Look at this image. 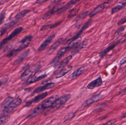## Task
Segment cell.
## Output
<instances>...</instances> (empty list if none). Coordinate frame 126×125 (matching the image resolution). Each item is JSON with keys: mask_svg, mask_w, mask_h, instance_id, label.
Instances as JSON below:
<instances>
[{"mask_svg": "<svg viewBox=\"0 0 126 125\" xmlns=\"http://www.w3.org/2000/svg\"><path fill=\"white\" fill-rule=\"evenodd\" d=\"M23 30V28L22 26H19L13 30L8 36L3 39L0 42V49H1L6 44L9 42L12 39L17 36Z\"/></svg>", "mask_w": 126, "mask_h": 125, "instance_id": "obj_1", "label": "cell"}, {"mask_svg": "<svg viewBox=\"0 0 126 125\" xmlns=\"http://www.w3.org/2000/svg\"><path fill=\"white\" fill-rule=\"evenodd\" d=\"M22 102V100L21 98H17L14 99L9 105L7 106V108L3 111L6 114H9L12 111L17 108L20 105Z\"/></svg>", "mask_w": 126, "mask_h": 125, "instance_id": "obj_2", "label": "cell"}, {"mask_svg": "<svg viewBox=\"0 0 126 125\" xmlns=\"http://www.w3.org/2000/svg\"><path fill=\"white\" fill-rule=\"evenodd\" d=\"M111 4V1H106L100 4L99 6H97L96 8H95L89 14V16L91 18L94 17L98 13H100L102 10H103L105 8H107Z\"/></svg>", "mask_w": 126, "mask_h": 125, "instance_id": "obj_3", "label": "cell"}, {"mask_svg": "<svg viewBox=\"0 0 126 125\" xmlns=\"http://www.w3.org/2000/svg\"><path fill=\"white\" fill-rule=\"evenodd\" d=\"M71 97V95L69 94H66L63 96H61L60 98H58L57 100L55 101L52 108L58 109L60 108L61 106L65 103L68 100H69Z\"/></svg>", "mask_w": 126, "mask_h": 125, "instance_id": "obj_4", "label": "cell"}, {"mask_svg": "<svg viewBox=\"0 0 126 125\" xmlns=\"http://www.w3.org/2000/svg\"><path fill=\"white\" fill-rule=\"evenodd\" d=\"M58 98V95L51 96L44 101L41 104V106L44 109L51 107Z\"/></svg>", "mask_w": 126, "mask_h": 125, "instance_id": "obj_5", "label": "cell"}, {"mask_svg": "<svg viewBox=\"0 0 126 125\" xmlns=\"http://www.w3.org/2000/svg\"><path fill=\"white\" fill-rule=\"evenodd\" d=\"M47 75L46 74L41 75L35 74L32 77H30L29 78L26 80V81L24 83L23 85L24 86H28V85L35 83L36 81H38L44 78Z\"/></svg>", "mask_w": 126, "mask_h": 125, "instance_id": "obj_6", "label": "cell"}, {"mask_svg": "<svg viewBox=\"0 0 126 125\" xmlns=\"http://www.w3.org/2000/svg\"><path fill=\"white\" fill-rule=\"evenodd\" d=\"M20 20L15 19L13 20L4 24L0 30V36H3L7 31L8 29L14 27L17 23H18Z\"/></svg>", "mask_w": 126, "mask_h": 125, "instance_id": "obj_7", "label": "cell"}, {"mask_svg": "<svg viewBox=\"0 0 126 125\" xmlns=\"http://www.w3.org/2000/svg\"><path fill=\"white\" fill-rule=\"evenodd\" d=\"M68 48L67 47H65L63 48L62 49L60 50L56 56L54 58V59L52 60V61L51 62V64H56L59 62L60 60L62 59L64 55L66 52L68 50Z\"/></svg>", "mask_w": 126, "mask_h": 125, "instance_id": "obj_8", "label": "cell"}, {"mask_svg": "<svg viewBox=\"0 0 126 125\" xmlns=\"http://www.w3.org/2000/svg\"><path fill=\"white\" fill-rule=\"evenodd\" d=\"M122 39L119 40L116 42L114 43H112L111 45H110L109 47H107L106 49L104 50H103L100 53V56L101 58L103 57H104L106 56L107 54L110 51H111L112 50H113L115 47H116L117 45H118L121 42H122Z\"/></svg>", "mask_w": 126, "mask_h": 125, "instance_id": "obj_9", "label": "cell"}, {"mask_svg": "<svg viewBox=\"0 0 126 125\" xmlns=\"http://www.w3.org/2000/svg\"><path fill=\"white\" fill-rule=\"evenodd\" d=\"M103 83L102 78L100 76L90 83L87 85V87L89 89H93L95 87L100 86L103 84Z\"/></svg>", "mask_w": 126, "mask_h": 125, "instance_id": "obj_10", "label": "cell"}, {"mask_svg": "<svg viewBox=\"0 0 126 125\" xmlns=\"http://www.w3.org/2000/svg\"><path fill=\"white\" fill-rule=\"evenodd\" d=\"M55 36V34H53L48 37L38 48V52H41L44 50L48 46V45L51 43L52 41L54 39Z\"/></svg>", "mask_w": 126, "mask_h": 125, "instance_id": "obj_11", "label": "cell"}, {"mask_svg": "<svg viewBox=\"0 0 126 125\" xmlns=\"http://www.w3.org/2000/svg\"><path fill=\"white\" fill-rule=\"evenodd\" d=\"M55 86L54 83H49L44 85V86H42L36 88L34 91L33 92V94H37L39 92H41L43 91L47 90L51 88H53Z\"/></svg>", "mask_w": 126, "mask_h": 125, "instance_id": "obj_12", "label": "cell"}, {"mask_svg": "<svg viewBox=\"0 0 126 125\" xmlns=\"http://www.w3.org/2000/svg\"><path fill=\"white\" fill-rule=\"evenodd\" d=\"M48 95V93L47 92H43V93H41L40 94L38 95L37 96L35 97L34 99L31 101H29L27 102L26 104V106H30L31 105L32 103H37L40 102L41 101L43 100L44 98H45V97L47 96Z\"/></svg>", "mask_w": 126, "mask_h": 125, "instance_id": "obj_13", "label": "cell"}, {"mask_svg": "<svg viewBox=\"0 0 126 125\" xmlns=\"http://www.w3.org/2000/svg\"><path fill=\"white\" fill-rule=\"evenodd\" d=\"M102 97H103V96L100 94L95 95H94L93 97H92L91 98L89 99V100L86 101L84 102V105L87 106L91 105L92 103L100 100L102 98Z\"/></svg>", "mask_w": 126, "mask_h": 125, "instance_id": "obj_14", "label": "cell"}, {"mask_svg": "<svg viewBox=\"0 0 126 125\" xmlns=\"http://www.w3.org/2000/svg\"><path fill=\"white\" fill-rule=\"evenodd\" d=\"M80 0H71L65 6L58 9V11L57 12V13L60 14V13L63 12L64 11H65L67 9L70 8L72 6L75 4L77 2H78Z\"/></svg>", "mask_w": 126, "mask_h": 125, "instance_id": "obj_15", "label": "cell"}, {"mask_svg": "<svg viewBox=\"0 0 126 125\" xmlns=\"http://www.w3.org/2000/svg\"><path fill=\"white\" fill-rule=\"evenodd\" d=\"M33 69L30 68L27 69L25 70L21 75V79L22 81H25L27 80L29 78L33 73Z\"/></svg>", "mask_w": 126, "mask_h": 125, "instance_id": "obj_16", "label": "cell"}, {"mask_svg": "<svg viewBox=\"0 0 126 125\" xmlns=\"http://www.w3.org/2000/svg\"><path fill=\"white\" fill-rule=\"evenodd\" d=\"M92 20H89L87 22H86L83 25V26L82 27H81V29L80 31H79L77 33V34H75L73 37V39H76V38H78L79 36H80L81 34L87 28L88 26L90 25L91 23H92Z\"/></svg>", "mask_w": 126, "mask_h": 125, "instance_id": "obj_17", "label": "cell"}, {"mask_svg": "<svg viewBox=\"0 0 126 125\" xmlns=\"http://www.w3.org/2000/svg\"><path fill=\"white\" fill-rule=\"evenodd\" d=\"M44 109L41 104L40 105L38 106L34 109L32 112L28 116V117L32 118V117H34L37 116L39 114L42 113Z\"/></svg>", "mask_w": 126, "mask_h": 125, "instance_id": "obj_18", "label": "cell"}, {"mask_svg": "<svg viewBox=\"0 0 126 125\" xmlns=\"http://www.w3.org/2000/svg\"><path fill=\"white\" fill-rule=\"evenodd\" d=\"M63 39L60 38L57 41H56L55 43H54L50 47L49 50L48 51V54H50L52 53L56 49L59 47V45H60L62 42Z\"/></svg>", "mask_w": 126, "mask_h": 125, "instance_id": "obj_19", "label": "cell"}, {"mask_svg": "<svg viewBox=\"0 0 126 125\" xmlns=\"http://www.w3.org/2000/svg\"><path fill=\"white\" fill-rule=\"evenodd\" d=\"M72 55H70V56L67 57L65 58L64 59L63 61L61 62L58 65V70L62 69L63 68L68 64L70 61L72 59Z\"/></svg>", "mask_w": 126, "mask_h": 125, "instance_id": "obj_20", "label": "cell"}, {"mask_svg": "<svg viewBox=\"0 0 126 125\" xmlns=\"http://www.w3.org/2000/svg\"><path fill=\"white\" fill-rule=\"evenodd\" d=\"M15 98L12 97H9L7 98L2 102L1 105V109L3 111L8 106L10 103Z\"/></svg>", "mask_w": 126, "mask_h": 125, "instance_id": "obj_21", "label": "cell"}, {"mask_svg": "<svg viewBox=\"0 0 126 125\" xmlns=\"http://www.w3.org/2000/svg\"><path fill=\"white\" fill-rule=\"evenodd\" d=\"M72 68V66H68L65 68H64L63 69L61 70L59 73H58L57 74L56 76V78H61L63 76H64L65 74L68 72L69 71L71 70V69Z\"/></svg>", "mask_w": 126, "mask_h": 125, "instance_id": "obj_22", "label": "cell"}, {"mask_svg": "<svg viewBox=\"0 0 126 125\" xmlns=\"http://www.w3.org/2000/svg\"><path fill=\"white\" fill-rule=\"evenodd\" d=\"M81 40V37H79L78 38L73 39V40L72 41V42H71L67 47L68 48V49H71L77 45Z\"/></svg>", "mask_w": 126, "mask_h": 125, "instance_id": "obj_23", "label": "cell"}, {"mask_svg": "<svg viewBox=\"0 0 126 125\" xmlns=\"http://www.w3.org/2000/svg\"><path fill=\"white\" fill-rule=\"evenodd\" d=\"M30 11V10H24L22 11H21L20 12H18L17 14H16L15 16V19L19 20H20L21 19L25 16L26 14L29 13Z\"/></svg>", "mask_w": 126, "mask_h": 125, "instance_id": "obj_24", "label": "cell"}, {"mask_svg": "<svg viewBox=\"0 0 126 125\" xmlns=\"http://www.w3.org/2000/svg\"><path fill=\"white\" fill-rule=\"evenodd\" d=\"M86 68L85 67H83L78 69L77 70L75 71L72 75V78L73 79L75 78L76 77L82 74L85 71Z\"/></svg>", "mask_w": 126, "mask_h": 125, "instance_id": "obj_25", "label": "cell"}, {"mask_svg": "<svg viewBox=\"0 0 126 125\" xmlns=\"http://www.w3.org/2000/svg\"><path fill=\"white\" fill-rule=\"evenodd\" d=\"M30 52L29 49H28V50H26L24 51V52H23L20 55L18 56V58L16 60L15 62L16 63H18V62H20L21 61H22L25 57H26L28 54H29V53Z\"/></svg>", "mask_w": 126, "mask_h": 125, "instance_id": "obj_26", "label": "cell"}, {"mask_svg": "<svg viewBox=\"0 0 126 125\" xmlns=\"http://www.w3.org/2000/svg\"><path fill=\"white\" fill-rule=\"evenodd\" d=\"M58 8H56V7L52 9L51 10L49 11L42 18V19L44 20H47V19L49 18L55 12H57V11H58Z\"/></svg>", "mask_w": 126, "mask_h": 125, "instance_id": "obj_27", "label": "cell"}, {"mask_svg": "<svg viewBox=\"0 0 126 125\" xmlns=\"http://www.w3.org/2000/svg\"><path fill=\"white\" fill-rule=\"evenodd\" d=\"M86 45L87 41H85H85H83V42L81 43L78 46H77V47L73 50L72 53L73 54H75L76 53H78L81 48H84V47Z\"/></svg>", "mask_w": 126, "mask_h": 125, "instance_id": "obj_28", "label": "cell"}, {"mask_svg": "<svg viewBox=\"0 0 126 125\" xmlns=\"http://www.w3.org/2000/svg\"><path fill=\"white\" fill-rule=\"evenodd\" d=\"M32 39V36L31 35H27L23 38L20 42V43L28 44L29 45Z\"/></svg>", "mask_w": 126, "mask_h": 125, "instance_id": "obj_29", "label": "cell"}, {"mask_svg": "<svg viewBox=\"0 0 126 125\" xmlns=\"http://www.w3.org/2000/svg\"><path fill=\"white\" fill-rule=\"evenodd\" d=\"M125 7V6H123V5H122V4H118V5L115 6L114 7H113L111 9V13L112 14H115V13H116V12H118L119 11L123 10Z\"/></svg>", "mask_w": 126, "mask_h": 125, "instance_id": "obj_30", "label": "cell"}, {"mask_svg": "<svg viewBox=\"0 0 126 125\" xmlns=\"http://www.w3.org/2000/svg\"><path fill=\"white\" fill-rule=\"evenodd\" d=\"M9 120V116L6 114H4L0 116V125L6 124Z\"/></svg>", "mask_w": 126, "mask_h": 125, "instance_id": "obj_31", "label": "cell"}, {"mask_svg": "<svg viewBox=\"0 0 126 125\" xmlns=\"http://www.w3.org/2000/svg\"><path fill=\"white\" fill-rule=\"evenodd\" d=\"M20 50L21 49H20L18 47L17 48H16V49H13V50H12L9 53L7 54L6 57L10 58V57H11L17 54L18 52L21 51V50Z\"/></svg>", "mask_w": 126, "mask_h": 125, "instance_id": "obj_32", "label": "cell"}, {"mask_svg": "<svg viewBox=\"0 0 126 125\" xmlns=\"http://www.w3.org/2000/svg\"><path fill=\"white\" fill-rule=\"evenodd\" d=\"M8 76H4L1 79H0V87L7 82L8 80Z\"/></svg>", "mask_w": 126, "mask_h": 125, "instance_id": "obj_33", "label": "cell"}, {"mask_svg": "<svg viewBox=\"0 0 126 125\" xmlns=\"http://www.w3.org/2000/svg\"><path fill=\"white\" fill-rule=\"evenodd\" d=\"M125 28V27H123L120 28L119 29H118L117 31L116 32V33L115 34V36H119L120 34H121L122 32L124 31Z\"/></svg>", "mask_w": 126, "mask_h": 125, "instance_id": "obj_34", "label": "cell"}, {"mask_svg": "<svg viewBox=\"0 0 126 125\" xmlns=\"http://www.w3.org/2000/svg\"><path fill=\"white\" fill-rule=\"evenodd\" d=\"M126 23V16L122 18L118 21L117 23V25L119 26L121 25Z\"/></svg>", "mask_w": 126, "mask_h": 125, "instance_id": "obj_35", "label": "cell"}, {"mask_svg": "<svg viewBox=\"0 0 126 125\" xmlns=\"http://www.w3.org/2000/svg\"><path fill=\"white\" fill-rule=\"evenodd\" d=\"M78 11V9L73 10L72 11L70 12L69 14L68 15V17L71 18L72 17H73L74 15H75L76 14H77Z\"/></svg>", "mask_w": 126, "mask_h": 125, "instance_id": "obj_36", "label": "cell"}, {"mask_svg": "<svg viewBox=\"0 0 126 125\" xmlns=\"http://www.w3.org/2000/svg\"><path fill=\"white\" fill-rule=\"evenodd\" d=\"M62 21H59V22H57V23H54V24L49 25V28H50L51 29L55 28V27L58 26L60 24H61V23H62Z\"/></svg>", "mask_w": 126, "mask_h": 125, "instance_id": "obj_37", "label": "cell"}, {"mask_svg": "<svg viewBox=\"0 0 126 125\" xmlns=\"http://www.w3.org/2000/svg\"><path fill=\"white\" fill-rule=\"evenodd\" d=\"M6 16V13L3 12L0 15V25L3 23Z\"/></svg>", "mask_w": 126, "mask_h": 125, "instance_id": "obj_38", "label": "cell"}, {"mask_svg": "<svg viewBox=\"0 0 126 125\" xmlns=\"http://www.w3.org/2000/svg\"><path fill=\"white\" fill-rule=\"evenodd\" d=\"M126 63V56L121 59L119 62V65L120 66H122Z\"/></svg>", "mask_w": 126, "mask_h": 125, "instance_id": "obj_39", "label": "cell"}, {"mask_svg": "<svg viewBox=\"0 0 126 125\" xmlns=\"http://www.w3.org/2000/svg\"><path fill=\"white\" fill-rule=\"evenodd\" d=\"M115 122H116V120H111V121H110V122H108L107 123L105 124V125H113V124H114V123H115Z\"/></svg>", "mask_w": 126, "mask_h": 125, "instance_id": "obj_40", "label": "cell"}, {"mask_svg": "<svg viewBox=\"0 0 126 125\" xmlns=\"http://www.w3.org/2000/svg\"><path fill=\"white\" fill-rule=\"evenodd\" d=\"M48 0H37L36 1V3H40L42 2H44V1H46Z\"/></svg>", "mask_w": 126, "mask_h": 125, "instance_id": "obj_41", "label": "cell"}, {"mask_svg": "<svg viewBox=\"0 0 126 125\" xmlns=\"http://www.w3.org/2000/svg\"><path fill=\"white\" fill-rule=\"evenodd\" d=\"M120 4L126 6V0H123L120 2Z\"/></svg>", "mask_w": 126, "mask_h": 125, "instance_id": "obj_42", "label": "cell"}, {"mask_svg": "<svg viewBox=\"0 0 126 125\" xmlns=\"http://www.w3.org/2000/svg\"><path fill=\"white\" fill-rule=\"evenodd\" d=\"M62 0H54V1L52 2V4H54L57 3H59L60 1H61Z\"/></svg>", "mask_w": 126, "mask_h": 125, "instance_id": "obj_43", "label": "cell"}, {"mask_svg": "<svg viewBox=\"0 0 126 125\" xmlns=\"http://www.w3.org/2000/svg\"><path fill=\"white\" fill-rule=\"evenodd\" d=\"M121 118L122 119H124V118H126V113H124L122 114V116H121Z\"/></svg>", "mask_w": 126, "mask_h": 125, "instance_id": "obj_44", "label": "cell"}, {"mask_svg": "<svg viewBox=\"0 0 126 125\" xmlns=\"http://www.w3.org/2000/svg\"><path fill=\"white\" fill-rule=\"evenodd\" d=\"M125 93H126V88H125L124 89H123L122 90V91L120 92V94H124Z\"/></svg>", "mask_w": 126, "mask_h": 125, "instance_id": "obj_45", "label": "cell"}, {"mask_svg": "<svg viewBox=\"0 0 126 125\" xmlns=\"http://www.w3.org/2000/svg\"></svg>", "mask_w": 126, "mask_h": 125, "instance_id": "obj_46", "label": "cell"}]
</instances>
